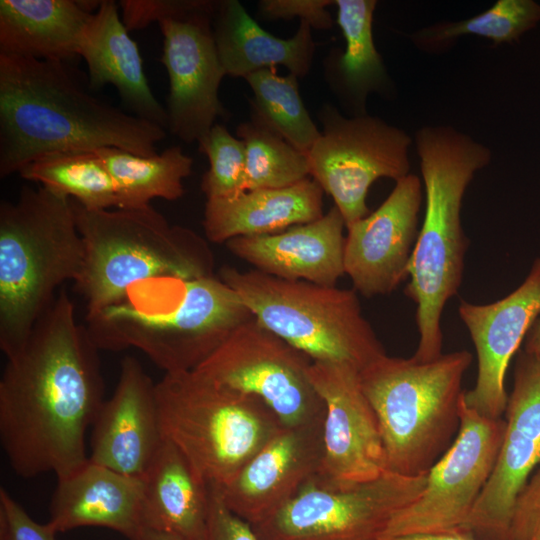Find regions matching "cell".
I'll use <instances>...</instances> for the list:
<instances>
[{"mask_svg": "<svg viewBox=\"0 0 540 540\" xmlns=\"http://www.w3.org/2000/svg\"><path fill=\"white\" fill-rule=\"evenodd\" d=\"M100 350L61 289L0 379V441L14 472L70 475L88 460L86 432L104 402Z\"/></svg>", "mask_w": 540, "mask_h": 540, "instance_id": "1", "label": "cell"}, {"mask_svg": "<svg viewBox=\"0 0 540 540\" xmlns=\"http://www.w3.org/2000/svg\"><path fill=\"white\" fill-rule=\"evenodd\" d=\"M163 127L92 96L66 61L0 54V176L52 152L157 154Z\"/></svg>", "mask_w": 540, "mask_h": 540, "instance_id": "2", "label": "cell"}, {"mask_svg": "<svg viewBox=\"0 0 540 540\" xmlns=\"http://www.w3.org/2000/svg\"><path fill=\"white\" fill-rule=\"evenodd\" d=\"M425 192L423 225L412 253L404 293L416 305L419 342L413 357L442 354L441 318L461 286L468 240L461 223L464 193L487 166L490 150L450 126H426L415 136Z\"/></svg>", "mask_w": 540, "mask_h": 540, "instance_id": "3", "label": "cell"}, {"mask_svg": "<svg viewBox=\"0 0 540 540\" xmlns=\"http://www.w3.org/2000/svg\"><path fill=\"white\" fill-rule=\"evenodd\" d=\"M84 246L71 198L23 186L0 204V349L10 357L67 281L77 280Z\"/></svg>", "mask_w": 540, "mask_h": 540, "instance_id": "4", "label": "cell"}, {"mask_svg": "<svg viewBox=\"0 0 540 540\" xmlns=\"http://www.w3.org/2000/svg\"><path fill=\"white\" fill-rule=\"evenodd\" d=\"M71 202L84 246L74 286L85 299V318L122 302L134 286L148 280L213 276L207 242L191 229L171 225L151 205L89 210Z\"/></svg>", "mask_w": 540, "mask_h": 540, "instance_id": "5", "label": "cell"}, {"mask_svg": "<svg viewBox=\"0 0 540 540\" xmlns=\"http://www.w3.org/2000/svg\"><path fill=\"white\" fill-rule=\"evenodd\" d=\"M472 358L467 350L430 361L385 354L359 372L388 471L425 475L450 447L460 426L462 380Z\"/></svg>", "mask_w": 540, "mask_h": 540, "instance_id": "6", "label": "cell"}, {"mask_svg": "<svg viewBox=\"0 0 540 540\" xmlns=\"http://www.w3.org/2000/svg\"><path fill=\"white\" fill-rule=\"evenodd\" d=\"M155 395L162 437L212 488L227 484L284 427L261 400L193 370L165 373Z\"/></svg>", "mask_w": 540, "mask_h": 540, "instance_id": "7", "label": "cell"}, {"mask_svg": "<svg viewBox=\"0 0 540 540\" xmlns=\"http://www.w3.org/2000/svg\"><path fill=\"white\" fill-rule=\"evenodd\" d=\"M253 315L219 277L180 281L172 306L152 309L126 297L85 318L99 350L135 348L165 373L192 371Z\"/></svg>", "mask_w": 540, "mask_h": 540, "instance_id": "8", "label": "cell"}, {"mask_svg": "<svg viewBox=\"0 0 540 540\" xmlns=\"http://www.w3.org/2000/svg\"><path fill=\"white\" fill-rule=\"evenodd\" d=\"M219 278L260 324L313 362L348 364L361 371L386 354L355 290L231 266L222 267Z\"/></svg>", "mask_w": 540, "mask_h": 540, "instance_id": "9", "label": "cell"}, {"mask_svg": "<svg viewBox=\"0 0 540 540\" xmlns=\"http://www.w3.org/2000/svg\"><path fill=\"white\" fill-rule=\"evenodd\" d=\"M426 479L427 474L387 470L368 482L341 484L318 472L251 526L260 540H381L392 517L419 497Z\"/></svg>", "mask_w": 540, "mask_h": 540, "instance_id": "10", "label": "cell"}, {"mask_svg": "<svg viewBox=\"0 0 540 540\" xmlns=\"http://www.w3.org/2000/svg\"><path fill=\"white\" fill-rule=\"evenodd\" d=\"M312 362L252 317L193 371L261 400L284 426H298L324 419L323 400L309 376Z\"/></svg>", "mask_w": 540, "mask_h": 540, "instance_id": "11", "label": "cell"}, {"mask_svg": "<svg viewBox=\"0 0 540 540\" xmlns=\"http://www.w3.org/2000/svg\"><path fill=\"white\" fill-rule=\"evenodd\" d=\"M319 120L323 129L307 154L309 176L332 197L347 228L370 213L366 198L376 180L410 174L412 140L380 118H347L329 104L320 109Z\"/></svg>", "mask_w": 540, "mask_h": 540, "instance_id": "12", "label": "cell"}, {"mask_svg": "<svg viewBox=\"0 0 540 540\" xmlns=\"http://www.w3.org/2000/svg\"><path fill=\"white\" fill-rule=\"evenodd\" d=\"M459 416L455 440L427 473L419 497L389 521L382 539L463 530L495 467L505 420L479 414L464 396Z\"/></svg>", "mask_w": 540, "mask_h": 540, "instance_id": "13", "label": "cell"}, {"mask_svg": "<svg viewBox=\"0 0 540 540\" xmlns=\"http://www.w3.org/2000/svg\"><path fill=\"white\" fill-rule=\"evenodd\" d=\"M219 1L180 0L177 9L158 21L163 35L160 61L170 90L168 127L185 143L200 142L227 112L218 97L225 75L213 34Z\"/></svg>", "mask_w": 540, "mask_h": 540, "instance_id": "14", "label": "cell"}, {"mask_svg": "<svg viewBox=\"0 0 540 540\" xmlns=\"http://www.w3.org/2000/svg\"><path fill=\"white\" fill-rule=\"evenodd\" d=\"M493 472L463 530L509 540L518 495L540 465V354L519 350Z\"/></svg>", "mask_w": 540, "mask_h": 540, "instance_id": "15", "label": "cell"}, {"mask_svg": "<svg viewBox=\"0 0 540 540\" xmlns=\"http://www.w3.org/2000/svg\"><path fill=\"white\" fill-rule=\"evenodd\" d=\"M359 372L348 364L326 362H312L309 369L325 406L319 473L341 484L368 482L387 471L378 421Z\"/></svg>", "mask_w": 540, "mask_h": 540, "instance_id": "16", "label": "cell"}, {"mask_svg": "<svg viewBox=\"0 0 540 540\" xmlns=\"http://www.w3.org/2000/svg\"><path fill=\"white\" fill-rule=\"evenodd\" d=\"M421 202L422 183L408 174L375 211L347 227L344 268L355 291L388 295L408 278Z\"/></svg>", "mask_w": 540, "mask_h": 540, "instance_id": "17", "label": "cell"}, {"mask_svg": "<svg viewBox=\"0 0 540 540\" xmlns=\"http://www.w3.org/2000/svg\"><path fill=\"white\" fill-rule=\"evenodd\" d=\"M458 312L478 361L475 386L465 391L464 402L483 416L501 418L508 401V366L540 317V258L534 260L525 280L504 298L488 304L462 300Z\"/></svg>", "mask_w": 540, "mask_h": 540, "instance_id": "18", "label": "cell"}, {"mask_svg": "<svg viewBox=\"0 0 540 540\" xmlns=\"http://www.w3.org/2000/svg\"><path fill=\"white\" fill-rule=\"evenodd\" d=\"M323 420L284 426L227 484L217 488L226 507L253 525L289 501L320 471Z\"/></svg>", "mask_w": 540, "mask_h": 540, "instance_id": "19", "label": "cell"}, {"mask_svg": "<svg viewBox=\"0 0 540 540\" xmlns=\"http://www.w3.org/2000/svg\"><path fill=\"white\" fill-rule=\"evenodd\" d=\"M155 387L135 357L122 359L115 390L91 426V462L143 478L163 441Z\"/></svg>", "mask_w": 540, "mask_h": 540, "instance_id": "20", "label": "cell"}, {"mask_svg": "<svg viewBox=\"0 0 540 540\" xmlns=\"http://www.w3.org/2000/svg\"><path fill=\"white\" fill-rule=\"evenodd\" d=\"M345 227L333 205L316 221L274 234L235 237L225 244L234 256L265 274L336 286L345 274Z\"/></svg>", "mask_w": 540, "mask_h": 540, "instance_id": "21", "label": "cell"}, {"mask_svg": "<svg viewBox=\"0 0 540 540\" xmlns=\"http://www.w3.org/2000/svg\"><path fill=\"white\" fill-rule=\"evenodd\" d=\"M57 481L47 522L54 532L87 526L104 527L129 540H143L148 533L142 478L88 460Z\"/></svg>", "mask_w": 540, "mask_h": 540, "instance_id": "22", "label": "cell"}, {"mask_svg": "<svg viewBox=\"0 0 540 540\" xmlns=\"http://www.w3.org/2000/svg\"><path fill=\"white\" fill-rule=\"evenodd\" d=\"M117 4L100 2L83 32L79 55L89 73V85H113L133 115L168 127L167 111L153 95L143 71L137 43L129 36Z\"/></svg>", "mask_w": 540, "mask_h": 540, "instance_id": "23", "label": "cell"}, {"mask_svg": "<svg viewBox=\"0 0 540 540\" xmlns=\"http://www.w3.org/2000/svg\"><path fill=\"white\" fill-rule=\"evenodd\" d=\"M323 193L320 185L308 177L288 187L207 199L202 221L206 238L226 243L239 236L274 234L316 221L324 215Z\"/></svg>", "mask_w": 540, "mask_h": 540, "instance_id": "24", "label": "cell"}, {"mask_svg": "<svg viewBox=\"0 0 540 540\" xmlns=\"http://www.w3.org/2000/svg\"><path fill=\"white\" fill-rule=\"evenodd\" d=\"M213 34L225 75L243 77L259 70L285 66L296 77L311 69L315 42L311 26L300 20L289 39L265 31L237 0L218 2Z\"/></svg>", "mask_w": 540, "mask_h": 540, "instance_id": "25", "label": "cell"}, {"mask_svg": "<svg viewBox=\"0 0 540 540\" xmlns=\"http://www.w3.org/2000/svg\"><path fill=\"white\" fill-rule=\"evenodd\" d=\"M100 2L1 0L0 54L67 62Z\"/></svg>", "mask_w": 540, "mask_h": 540, "instance_id": "26", "label": "cell"}, {"mask_svg": "<svg viewBox=\"0 0 540 540\" xmlns=\"http://www.w3.org/2000/svg\"><path fill=\"white\" fill-rule=\"evenodd\" d=\"M142 480L148 532L204 539L212 487L172 443L163 438Z\"/></svg>", "mask_w": 540, "mask_h": 540, "instance_id": "27", "label": "cell"}, {"mask_svg": "<svg viewBox=\"0 0 540 540\" xmlns=\"http://www.w3.org/2000/svg\"><path fill=\"white\" fill-rule=\"evenodd\" d=\"M337 23L343 33L344 51L333 49L324 59V77L329 87L354 116L366 114L372 92L383 94L390 86L383 59L373 39L375 0H336Z\"/></svg>", "mask_w": 540, "mask_h": 540, "instance_id": "28", "label": "cell"}, {"mask_svg": "<svg viewBox=\"0 0 540 540\" xmlns=\"http://www.w3.org/2000/svg\"><path fill=\"white\" fill-rule=\"evenodd\" d=\"M107 167L117 190L121 209H137L161 198L174 201L184 194L183 180L191 174L193 160L181 147L160 154L140 156L105 147L95 150Z\"/></svg>", "mask_w": 540, "mask_h": 540, "instance_id": "29", "label": "cell"}, {"mask_svg": "<svg viewBox=\"0 0 540 540\" xmlns=\"http://www.w3.org/2000/svg\"><path fill=\"white\" fill-rule=\"evenodd\" d=\"M19 175L89 210L119 207L115 183L95 150L48 153L28 163Z\"/></svg>", "mask_w": 540, "mask_h": 540, "instance_id": "30", "label": "cell"}, {"mask_svg": "<svg viewBox=\"0 0 540 540\" xmlns=\"http://www.w3.org/2000/svg\"><path fill=\"white\" fill-rule=\"evenodd\" d=\"M540 22V4L533 0H498L472 18L439 22L410 36L414 45L428 53L447 50L463 35L488 38L495 45L511 44Z\"/></svg>", "mask_w": 540, "mask_h": 540, "instance_id": "31", "label": "cell"}, {"mask_svg": "<svg viewBox=\"0 0 540 540\" xmlns=\"http://www.w3.org/2000/svg\"><path fill=\"white\" fill-rule=\"evenodd\" d=\"M297 78L291 73L279 75L273 67L254 72L245 80L254 95L251 112L293 147L308 154L321 132L304 106Z\"/></svg>", "mask_w": 540, "mask_h": 540, "instance_id": "32", "label": "cell"}, {"mask_svg": "<svg viewBox=\"0 0 540 540\" xmlns=\"http://www.w3.org/2000/svg\"><path fill=\"white\" fill-rule=\"evenodd\" d=\"M236 135L246 151L245 192L288 187L310 177L307 154L253 112L238 125Z\"/></svg>", "mask_w": 540, "mask_h": 540, "instance_id": "33", "label": "cell"}, {"mask_svg": "<svg viewBox=\"0 0 540 540\" xmlns=\"http://www.w3.org/2000/svg\"><path fill=\"white\" fill-rule=\"evenodd\" d=\"M198 149L210 164L201 180L207 199L233 198L245 192L246 151L241 139L215 124L198 142Z\"/></svg>", "mask_w": 540, "mask_h": 540, "instance_id": "34", "label": "cell"}, {"mask_svg": "<svg viewBox=\"0 0 540 540\" xmlns=\"http://www.w3.org/2000/svg\"><path fill=\"white\" fill-rule=\"evenodd\" d=\"M47 523L36 522L5 490L0 488V540H57Z\"/></svg>", "mask_w": 540, "mask_h": 540, "instance_id": "35", "label": "cell"}, {"mask_svg": "<svg viewBox=\"0 0 540 540\" xmlns=\"http://www.w3.org/2000/svg\"><path fill=\"white\" fill-rule=\"evenodd\" d=\"M334 4L332 0H262L258 3L259 12L269 20H290L299 17L311 28L330 29L333 19L327 6Z\"/></svg>", "mask_w": 540, "mask_h": 540, "instance_id": "36", "label": "cell"}, {"mask_svg": "<svg viewBox=\"0 0 540 540\" xmlns=\"http://www.w3.org/2000/svg\"><path fill=\"white\" fill-rule=\"evenodd\" d=\"M509 540H540V465L517 497Z\"/></svg>", "mask_w": 540, "mask_h": 540, "instance_id": "37", "label": "cell"}, {"mask_svg": "<svg viewBox=\"0 0 540 540\" xmlns=\"http://www.w3.org/2000/svg\"><path fill=\"white\" fill-rule=\"evenodd\" d=\"M203 540H260L250 523L230 511L217 488H212L207 529Z\"/></svg>", "mask_w": 540, "mask_h": 540, "instance_id": "38", "label": "cell"}, {"mask_svg": "<svg viewBox=\"0 0 540 540\" xmlns=\"http://www.w3.org/2000/svg\"><path fill=\"white\" fill-rule=\"evenodd\" d=\"M382 540H477L473 533L466 530H453L436 533H418L385 538Z\"/></svg>", "mask_w": 540, "mask_h": 540, "instance_id": "39", "label": "cell"}, {"mask_svg": "<svg viewBox=\"0 0 540 540\" xmlns=\"http://www.w3.org/2000/svg\"><path fill=\"white\" fill-rule=\"evenodd\" d=\"M524 341L525 351L540 354V317L535 321Z\"/></svg>", "mask_w": 540, "mask_h": 540, "instance_id": "40", "label": "cell"}, {"mask_svg": "<svg viewBox=\"0 0 540 540\" xmlns=\"http://www.w3.org/2000/svg\"><path fill=\"white\" fill-rule=\"evenodd\" d=\"M143 540H187L183 537L177 536L175 534L158 532V531H149Z\"/></svg>", "mask_w": 540, "mask_h": 540, "instance_id": "41", "label": "cell"}]
</instances>
